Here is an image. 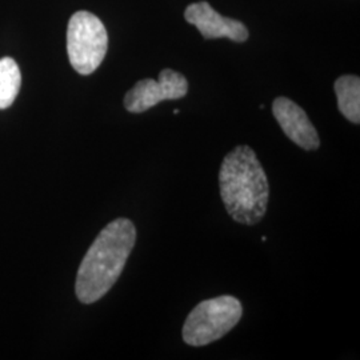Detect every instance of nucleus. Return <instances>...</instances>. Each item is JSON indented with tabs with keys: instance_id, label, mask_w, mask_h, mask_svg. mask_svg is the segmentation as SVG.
I'll list each match as a JSON object with an SVG mask.
<instances>
[{
	"instance_id": "nucleus-5",
	"label": "nucleus",
	"mask_w": 360,
	"mask_h": 360,
	"mask_svg": "<svg viewBox=\"0 0 360 360\" xmlns=\"http://www.w3.org/2000/svg\"><path fill=\"white\" fill-rule=\"evenodd\" d=\"M187 79L179 72L166 68L159 79H143L126 94L124 105L132 114H142L163 101H176L187 95Z\"/></svg>"
},
{
	"instance_id": "nucleus-9",
	"label": "nucleus",
	"mask_w": 360,
	"mask_h": 360,
	"mask_svg": "<svg viewBox=\"0 0 360 360\" xmlns=\"http://www.w3.org/2000/svg\"><path fill=\"white\" fill-rule=\"evenodd\" d=\"M22 84L19 65L13 58L0 59V110L8 108L15 102Z\"/></svg>"
},
{
	"instance_id": "nucleus-8",
	"label": "nucleus",
	"mask_w": 360,
	"mask_h": 360,
	"mask_svg": "<svg viewBox=\"0 0 360 360\" xmlns=\"http://www.w3.org/2000/svg\"><path fill=\"white\" fill-rule=\"evenodd\" d=\"M338 107L349 122L360 123V79L355 75H343L335 82Z\"/></svg>"
},
{
	"instance_id": "nucleus-1",
	"label": "nucleus",
	"mask_w": 360,
	"mask_h": 360,
	"mask_svg": "<svg viewBox=\"0 0 360 360\" xmlns=\"http://www.w3.org/2000/svg\"><path fill=\"white\" fill-rule=\"evenodd\" d=\"M135 242L136 229L129 219H115L104 227L77 270L75 292L82 303H95L112 288Z\"/></svg>"
},
{
	"instance_id": "nucleus-2",
	"label": "nucleus",
	"mask_w": 360,
	"mask_h": 360,
	"mask_svg": "<svg viewBox=\"0 0 360 360\" xmlns=\"http://www.w3.org/2000/svg\"><path fill=\"white\" fill-rule=\"evenodd\" d=\"M220 196L235 221L254 226L266 215L270 183L255 151L238 146L226 155L219 171Z\"/></svg>"
},
{
	"instance_id": "nucleus-4",
	"label": "nucleus",
	"mask_w": 360,
	"mask_h": 360,
	"mask_svg": "<svg viewBox=\"0 0 360 360\" xmlns=\"http://www.w3.org/2000/svg\"><path fill=\"white\" fill-rule=\"evenodd\" d=\"M107 49V30L98 16L89 11H77L71 16L67 28V53L77 74L91 75L96 71Z\"/></svg>"
},
{
	"instance_id": "nucleus-7",
	"label": "nucleus",
	"mask_w": 360,
	"mask_h": 360,
	"mask_svg": "<svg viewBox=\"0 0 360 360\" xmlns=\"http://www.w3.org/2000/svg\"><path fill=\"white\" fill-rule=\"evenodd\" d=\"M184 18L202 32L205 39L229 38L239 43L248 39V30L243 23L221 16L207 1L188 6Z\"/></svg>"
},
{
	"instance_id": "nucleus-6",
	"label": "nucleus",
	"mask_w": 360,
	"mask_h": 360,
	"mask_svg": "<svg viewBox=\"0 0 360 360\" xmlns=\"http://www.w3.org/2000/svg\"><path fill=\"white\" fill-rule=\"evenodd\" d=\"M272 112L291 142L306 151H315L321 139L306 111L288 98L279 96L272 103Z\"/></svg>"
},
{
	"instance_id": "nucleus-3",
	"label": "nucleus",
	"mask_w": 360,
	"mask_h": 360,
	"mask_svg": "<svg viewBox=\"0 0 360 360\" xmlns=\"http://www.w3.org/2000/svg\"><path fill=\"white\" fill-rule=\"evenodd\" d=\"M243 307L239 299L218 296L200 302L187 316L181 336L186 345L202 347L229 334L239 323Z\"/></svg>"
}]
</instances>
